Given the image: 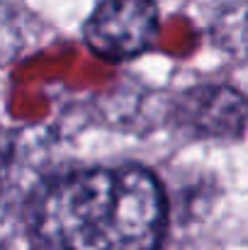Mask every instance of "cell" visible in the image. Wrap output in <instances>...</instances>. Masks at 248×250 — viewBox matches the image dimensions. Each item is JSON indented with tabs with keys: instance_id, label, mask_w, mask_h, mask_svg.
<instances>
[{
	"instance_id": "1",
	"label": "cell",
	"mask_w": 248,
	"mask_h": 250,
	"mask_svg": "<svg viewBox=\"0 0 248 250\" xmlns=\"http://www.w3.org/2000/svg\"><path fill=\"white\" fill-rule=\"evenodd\" d=\"M165 216V194L146 167H88L37 194L32 233L39 250H158Z\"/></svg>"
},
{
	"instance_id": "2",
	"label": "cell",
	"mask_w": 248,
	"mask_h": 250,
	"mask_svg": "<svg viewBox=\"0 0 248 250\" xmlns=\"http://www.w3.org/2000/svg\"><path fill=\"white\" fill-rule=\"evenodd\" d=\"M88 49L105 61H127L144 54L158 34L154 0H100L85 22Z\"/></svg>"
},
{
	"instance_id": "3",
	"label": "cell",
	"mask_w": 248,
	"mask_h": 250,
	"mask_svg": "<svg viewBox=\"0 0 248 250\" xmlns=\"http://www.w3.org/2000/svg\"><path fill=\"white\" fill-rule=\"evenodd\" d=\"M173 122L195 139H239L248 126V100L231 85H195L175 100Z\"/></svg>"
}]
</instances>
